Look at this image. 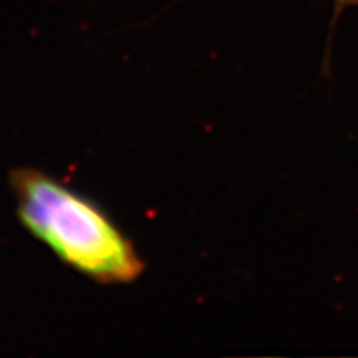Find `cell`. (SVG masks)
I'll return each mask as SVG.
<instances>
[{
  "label": "cell",
  "mask_w": 358,
  "mask_h": 358,
  "mask_svg": "<svg viewBox=\"0 0 358 358\" xmlns=\"http://www.w3.org/2000/svg\"><path fill=\"white\" fill-rule=\"evenodd\" d=\"M10 186L22 226L65 266L105 285L143 274L131 239L95 201L35 168L12 171Z\"/></svg>",
  "instance_id": "6da1fadb"
},
{
  "label": "cell",
  "mask_w": 358,
  "mask_h": 358,
  "mask_svg": "<svg viewBox=\"0 0 358 358\" xmlns=\"http://www.w3.org/2000/svg\"><path fill=\"white\" fill-rule=\"evenodd\" d=\"M337 2L343 3V6H353V7H358V0H337Z\"/></svg>",
  "instance_id": "7a4b0ae2"
}]
</instances>
